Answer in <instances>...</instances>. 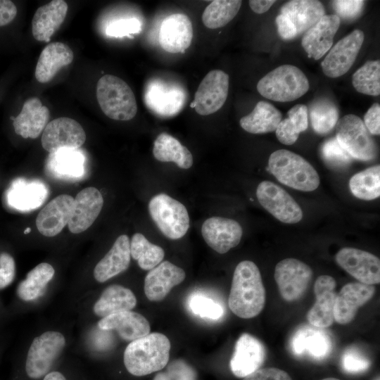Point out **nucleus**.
<instances>
[{"mask_svg":"<svg viewBox=\"0 0 380 380\" xmlns=\"http://www.w3.org/2000/svg\"><path fill=\"white\" fill-rule=\"evenodd\" d=\"M336 138L353 158L367 161L376 157V143L363 121L355 115H346L338 120Z\"/></svg>","mask_w":380,"mask_h":380,"instance_id":"6e6552de","label":"nucleus"},{"mask_svg":"<svg viewBox=\"0 0 380 380\" xmlns=\"http://www.w3.org/2000/svg\"><path fill=\"white\" fill-rule=\"evenodd\" d=\"M243 380H292L285 371L275 368L267 367L259 369L244 377Z\"/></svg>","mask_w":380,"mask_h":380,"instance_id":"3c124183","label":"nucleus"},{"mask_svg":"<svg viewBox=\"0 0 380 380\" xmlns=\"http://www.w3.org/2000/svg\"><path fill=\"white\" fill-rule=\"evenodd\" d=\"M193 32L192 23L186 15L171 14L161 23L159 43L169 53H183L191 44Z\"/></svg>","mask_w":380,"mask_h":380,"instance_id":"412c9836","label":"nucleus"},{"mask_svg":"<svg viewBox=\"0 0 380 380\" xmlns=\"http://www.w3.org/2000/svg\"><path fill=\"white\" fill-rule=\"evenodd\" d=\"M153 154L160 162L175 163L184 170L190 168L194 163L190 151L176 138L165 132L160 133L156 138Z\"/></svg>","mask_w":380,"mask_h":380,"instance_id":"f704fd0d","label":"nucleus"},{"mask_svg":"<svg viewBox=\"0 0 380 380\" xmlns=\"http://www.w3.org/2000/svg\"><path fill=\"white\" fill-rule=\"evenodd\" d=\"M228 304L231 311L243 319L258 315L265 304V289L257 265L243 260L236 267Z\"/></svg>","mask_w":380,"mask_h":380,"instance_id":"f257e3e1","label":"nucleus"},{"mask_svg":"<svg viewBox=\"0 0 380 380\" xmlns=\"http://www.w3.org/2000/svg\"><path fill=\"white\" fill-rule=\"evenodd\" d=\"M312 269L295 258L279 262L274 270V279L281 298L288 302L300 299L307 291L312 278Z\"/></svg>","mask_w":380,"mask_h":380,"instance_id":"1a4fd4ad","label":"nucleus"},{"mask_svg":"<svg viewBox=\"0 0 380 380\" xmlns=\"http://www.w3.org/2000/svg\"><path fill=\"white\" fill-rule=\"evenodd\" d=\"M281 112L272 104L260 101L248 115L242 117L240 125L251 134H265L276 130L281 120Z\"/></svg>","mask_w":380,"mask_h":380,"instance_id":"72a5a7b5","label":"nucleus"},{"mask_svg":"<svg viewBox=\"0 0 380 380\" xmlns=\"http://www.w3.org/2000/svg\"><path fill=\"white\" fill-rule=\"evenodd\" d=\"M336 263L360 283L374 285L380 282V260L372 253L355 248H341L335 257Z\"/></svg>","mask_w":380,"mask_h":380,"instance_id":"4468645a","label":"nucleus"},{"mask_svg":"<svg viewBox=\"0 0 380 380\" xmlns=\"http://www.w3.org/2000/svg\"><path fill=\"white\" fill-rule=\"evenodd\" d=\"M66 340L63 334L47 331L36 336L27 350L24 374L30 380H42L51 372L63 351Z\"/></svg>","mask_w":380,"mask_h":380,"instance_id":"423d86ee","label":"nucleus"},{"mask_svg":"<svg viewBox=\"0 0 380 380\" xmlns=\"http://www.w3.org/2000/svg\"><path fill=\"white\" fill-rule=\"evenodd\" d=\"M189 306L194 314L205 319H218L224 314L220 304L199 293L194 294L189 298Z\"/></svg>","mask_w":380,"mask_h":380,"instance_id":"79ce46f5","label":"nucleus"},{"mask_svg":"<svg viewBox=\"0 0 380 380\" xmlns=\"http://www.w3.org/2000/svg\"><path fill=\"white\" fill-rule=\"evenodd\" d=\"M275 132L278 140L285 145L294 144L300 134L289 118L281 120Z\"/></svg>","mask_w":380,"mask_h":380,"instance_id":"8fccbe9b","label":"nucleus"},{"mask_svg":"<svg viewBox=\"0 0 380 380\" xmlns=\"http://www.w3.org/2000/svg\"><path fill=\"white\" fill-rule=\"evenodd\" d=\"M241 4L240 0L213 1L203 13V23L209 29L225 26L236 15Z\"/></svg>","mask_w":380,"mask_h":380,"instance_id":"ea45409f","label":"nucleus"},{"mask_svg":"<svg viewBox=\"0 0 380 380\" xmlns=\"http://www.w3.org/2000/svg\"><path fill=\"white\" fill-rule=\"evenodd\" d=\"M312 127L319 134H326L336 127L338 120V109L330 99L320 98L315 100L309 108Z\"/></svg>","mask_w":380,"mask_h":380,"instance_id":"4c0bfd02","label":"nucleus"},{"mask_svg":"<svg viewBox=\"0 0 380 380\" xmlns=\"http://www.w3.org/2000/svg\"><path fill=\"white\" fill-rule=\"evenodd\" d=\"M275 22L278 33L281 39L290 40L298 36L296 28L286 15L280 13L277 16Z\"/></svg>","mask_w":380,"mask_h":380,"instance_id":"5fc2aeb1","label":"nucleus"},{"mask_svg":"<svg viewBox=\"0 0 380 380\" xmlns=\"http://www.w3.org/2000/svg\"><path fill=\"white\" fill-rule=\"evenodd\" d=\"M15 276V263L12 255L6 252L0 253V289L8 286Z\"/></svg>","mask_w":380,"mask_h":380,"instance_id":"09e8293b","label":"nucleus"},{"mask_svg":"<svg viewBox=\"0 0 380 380\" xmlns=\"http://www.w3.org/2000/svg\"><path fill=\"white\" fill-rule=\"evenodd\" d=\"M131 257L137 261L139 267L151 270L164 258L165 251L158 245L150 242L142 234L136 233L129 243Z\"/></svg>","mask_w":380,"mask_h":380,"instance_id":"e433bc0d","label":"nucleus"},{"mask_svg":"<svg viewBox=\"0 0 380 380\" xmlns=\"http://www.w3.org/2000/svg\"><path fill=\"white\" fill-rule=\"evenodd\" d=\"M201 234L205 243L212 249L223 254L239 243L243 230L239 223L234 220L211 217L203 223Z\"/></svg>","mask_w":380,"mask_h":380,"instance_id":"2eb2a0df","label":"nucleus"},{"mask_svg":"<svg viewBox=\"0 0 380 380\" xmlns=\"http://www.w3.org/2000/svg\"><path fill=\"white\" fill-rule=\"evenodd\" d=\"M260 204L276 219L295 224L303 218V211L296 201L283 188L270 182H260L256 190Z\"/></svg>","mask_w":380,"mask_h":380,"instance_id":"9d476101","label":"nucleus"},{"mask_svg":"<svg viewBox=\"0 0 380 380\" xmlns=\"http://www.w3.org/2000/svg\"><path fill=\"white\" fill-rule=\"evenodd\" d=\"M288 118L291 121L299 133L308 127V109L303 104L293 106L287 113Z\"/></svg>","mask_w":380,"mask_h":380,"instance_id":"603ef678","label":"nucleus"},{"mask_svg":"<svg viewBox=\"0 0 380 380\" xmlns=\"http://www.w3.org/2000/svg\"><path fill=\"white\" fill-rule=\"evenodd\" d=\"M55 270L47 262H42L31 270L16 289L18 298L23 301L34 300L42 296L48 284L53 279Z\"/></svg>","mask_w":380,"mask_h":380,"instance_id":"c9c22d12","label":"nucleus"},{"mask_svg":"<svg viewBox=\"0 0 380 380\" xmlns=\"http://www.w3.org/2000/svg\"><path fill=\"white\" fill-rule=\"evenodd\" d=\"M281 14L286 15L299 35L317 23L325 15L322 4L317 0H292L281 7Z\"/></svg>","mask_w":380,"mask_h":380,"instance_id":"7c9ffc66","label":"nucleus"},{"mask_svg":"<svg viewBox=\"0 0 380 380\" xmlns=\"http://www.w3.org/2000/svg\"><path fill=\"white\" fill-rule=\"evenodd\" d=\"M365 39L360 30H355L339 40L321 63L324 74L331 78L346 74L353 65Z\"/></svg>","mask_w":380,"mask_h":380,"instance_id":"ddd939ff","label":"nucleus"},{"mask_svg":"<svg viewBox=\"0 0 380 380\" xmlns=\"http://www.w3.org/2000/svg\"><path fill=\"white\" fill-rule=\"evenodd\" d=\"M352 83L360 93L370 96L380 94V61H368L353 75Z\"/></svg>","mask_w":380,"mask_h":380,"instance_id":"a19ab883","label":"nucleus"},{"mask_svg":"<svg viewBox=\"0 0 380 380\" xmlns=\"http://www.w3.org/2000/svg\"><path fill=\"white\" fill-rule=\"evenodd\" d=\"M364 124L371 134H380V106L374 103L367 111L364 117Z\"/></svg>","mask_w":380,"mask_h":380,"instance_id":"864d4df0","label":"nucleus"},{"mask_svg":"<svg viewBox=\"0 0 380 380\" xmlns=\"http://www.w3.org/2000/svg\"><path fill=\"white\" fill-rule=\"evenodd\" d=\"M376 291L374 285L360 282L344 285L336 296L334 308V319L340 324L350 322L359 308L372 298Z\"/></svg>","mask_w":380,"mask_h":380,"instance_id":"a211bd4d","label":"nucleus"},{"mask_svg":"<svg viewBox=\"0 0 380 380\" xmlns=\"http://www.w3.org/2000/svg\"><path fill=\"white\" fill-rule=\"evenodd\" d=\"M74 58L72 49L62 42L49 44L41 52L35 68V77L40 83L51 81L63 67Z\"/></svg>","mask_w":380,"mask_h":380,"instance_id":"c756f323","label":"nucleus"},{"mask_svg":"<svg viewBox=\"0 0 380 380\" xmlns=\"http://www.w3.org/2000/svg\"><path fill=\"white\" fill-rule=\"evenodd\" d=\"M365 1L360 0H337L332 1V6L337 16L346 20L357 18L364 7Z\"/></svg>","mask_w":380,"mask_h":380,"instance_id":"49530a36","label":"nucleus"},{"mask_svg":"<svg viewBox=\"0 0 380 380\" xmlns=\"http://www.w3.org/2000/svg\"><path fill=\"white\" fill-rule=\"evenodd\" d=\"M265 358L263 343L256 337L244 333L236 342L230 360L232 372L238 378H244L262 366Z\"/></svg>","mask_w":380,"mask_h":380,"instance_id":"dca6fc26","label":"nucleus"},{"mask_svg":"<svg viewBox=\"0 0 380 380\" xmlns=\"http://www.w3.org/2000/svg\"><path fill=\"white\" fill-rule=\"evenodd\" d=\"M30 230H31L30 228V227H27V228H26V229H25L24 233H25V234H27V233H29V232H30Z\"/></svg>","mask_w":380,"mask_h":380,"instance_id":"052dcab7","label":"nucleus"},{"mask_svg":"<svg viewBox=\"0 0 380 380\" xmlns=\"http://www.w3.org/2000/svg\"><path fill=\"white\" fill-rule=\"evenodd\" d=\"M148 212L159 230L168 239H181L189 228L186 207L167 194L152 197L148 202Z\"/></svg>","mask_w":380,"mask_h":380,"instance_id":"0eeeda50","label":"nucleus"},{"mask_svg":"<svg viewBox=\"0 0 380 380\" xmlns=\"http://www.w3.org/2000/svg\"><path fill=\"white\" fill-rule=\"evenodd\" d=\"M17 15L15 4L9 0H0V27L12 22Z\"/></svg>","mask_w":380,"mask_h":380,"instance_id":"6e6d98bb","label":"nucleus"},{"mask_svg":"<svg viewBox=\"0 0 380 380\" xmlns=\"http://www.w3.org/2000/svg\"><path fill=\"white\" fill-rule=\"evenodd\" d=\"M339 25L340 18L336 14H325L304 32L301 44L309 58L318 60L330 50Z\"/></svg>","mask_w":380,"mask_h":380,"instance_id":"5701e85b","label":"nucleus"},{"mask_svg":"<svg viewBox=\"0 0 380 380\" xmlns=\"http://www.w3.org/2000/svg\"><path fill=\"white\" fill-rule=\"evenodd\" d=\"M85 156L77 149L64 148L51 153L47 158V173L58 179H77L84 174Z\"/></svg>","mask_w":380,"mask_h":380,"instance_id":"c85d7f7f","label":"nucleus"},{"mask_svg":"<svg viewBox=\"0 0 380 380\" xmlns=\"http://www.w3.org/2000/svg\"><path fill=\"white\" fill-rule=\"evenodd\" d=\"M49 194L47 186L39 180L15 179L5 194L8 206L20 212H27L40 207Z\"/></svg>","mask_w":380,"mask_h":380,"instance_id":"6ab92c4d","label":"nucleus"},{"mask_svg":"<svg viewBox=\"0 0 380 380\" xmlns=\"http://www.w3.org/2000/svg\"><path fill=\"white\" fill-rule=\"evenodd\" d=\"M303 71L293 65H282L269 72L258 82L257 90L263 97L279 102L298 99L309 89Z\"/></svg>","mask_w":380,"mask_h":380,"instance_id":"20e7f679","label":"nucleus"},{"mask_svg":"<svg viewBox=\"0 0 380 380\" xmlns=\"http://www.w3.org/2000/svg\"><path fill=\"white\" fill-rule=\"evenodd\" d=\"M73 211L68 224L73 234L87 230L96 220L103 205L101 193L95 187H87L76 196Z\"/></svg>","mask_w":380,"mask_h":380,"instance_id":"b1692460","label":"nucleus"},{"mask_svg":"<svg viewBox=\"0 0 380 380\" xmlns=\"http://www.w3.org/2000/svg\"><path fill=\"white\" fill-rule=\"evenodd\" d=\"M322 380H340V379L334 378V377H327V378H324V379H323Z\"/></svg>","mask_w":380,"mask_h":380,"instance_id":"bf43d9fd","label":"nucleus"},{"mask_svg":"<svg viewBox=\"0 0 380 380\" xmlns=\"http://www.w3.org/2000/svg\"><path fill=\"white\" fill-rule=\"evenodd\" d=\"M49 119L48 108L39 98L32 97L25 102L21 112L14 118L13 125L17 134L25 139H36L44 131Z\"/></svg>","mask_w":380,"mask_h":380,"instance_id":"bb28decb","label":"nucleus"},{"mask_svg":"<svg viewBox=\"0 0 380 380\" xmlns=\"http://www.w3.org/2000/svg\"><path fill=\"white\" fill-rule=\"evenodd\" d=\"M96 99L103 113L110 119L127 121L137 113V104L132 89L117 76L105 75L99 80Z\"/></svg>","mask_w":380,"mask_h":380,"instance_id":"39448f33","label":"nucleus"},{"mask_svg":"<svg viewBox=\"0 0 380 380\" xmlns=\"http://www.w3.org/2000/svg\"><path fill=\"white\" fill-rule=\"evenodd\" d=\"M274 3V0H250L248 1L251 10L258 14L267 11Z\"/></svg>","mask_w":380,"mask_h":380,"instance_id":"4d7b16f0","label":"nucleus"},{"mask_svg":"<svg viewBox=\"0 0 380 380\" xmlns=\"http://www.w3.org/2000/svg\"><path fill=\"white\" fill-rule=\"evenodd\" d=\"M141 23L136 18L122 19L114 21L106 28L110 37H121L137 34L141 31Z\"/></svg>","mask_w":380,"mask_h":380,"instance_id":"de8ad7c7","label":"nucleus"},{"mask_svg":"<svg viewBox=\"0 0 380 380\" xmlns=\"http://www.w3.org/2000/svg\"><path fill=\"white\" fill-rule=\"evenodd\" d=\"M101 330H115L126 341H133L150 333L148 320L141 314L132 311L114 313L101 318L98 322Z\"/></svg>","mask_w":380,"mask_h":380,"instance_id":"393cba45","label":"nucleus"},{"mask_svg":"<svg viewBox=\"0 0 380 380\" xmlns=\"http://www.w3.org/2000/svg\"><path fill=\"white\" fill-rule=\"evenodd\" d=\"M185 272L170 262L163 261L149 270L144 279V293L151 301H160L171 289L185 279Z\"/></svg>","mask_w":380,"mask_h":380,"instance_id":"4be33fe9","label":"nucleus"},{"mask_svg":"<svg viewBox=\"0 0 380 380\" xmlns=\"http://www.w3.org/2000/svg\"><path fill=\"white\" fill-rule=\"evenodd\" d=\"M321 153L327 164L334 167L346 166L353 160L336 137L329 139L322 144Z\"/></svg>","mask_w":380,"mask_h":380,"instance_id":"c03bdc74","label":"nucleus"},{"mask_svg":"<svg viewBox=\"0 0 380 380\" xmlns=\"http://www.w3.org/2000/svg\"><path fill=\"white\" fill-rule=\"evenodd\" d=\"M165 367L153 380H198L196 369L182 359L174 360Z\"/></svg>","mask_w":380,"mask_h":380,"instance_id":"37998d69","label":"nucleus"},{"mask_svg":"<svg viewBox=\"0 0 380 380\" xmlns=\"http://www.w3.org/2000/svg\"><path fill=\"white\" fill-rule=\"evenodd\" d=\"M129 239L125 234L120 235L105 256L94 269V277L103 283L125 271L130 263Z\"/></svg>","mask_w":380,"mask_h":380,"instance_id":"cd10ccee","label":"nucleus"},{"mask_svg":"<svg viewBox=\"0 0 380 380\" xmlns=\"http://www.w3.org/2000/svg\"><path fill=\"white\" fill-rule=\"evenodd\" d=\"M229 87V75L221 70H210L201 82L191 103L201 115L220 110L225 103Z\"/></svg>","mask_w":380,"mask_h":380,"instance_id":"9b49d317","label":"nucleus"},{"mask_svg":"<svg viewBox=\"0 0 380 380\" xmlns=\"http://www.w3.org/2000/svg\"><path fill=\"white\" fill-rule=\"evenodd\" d=\"M375 380H379V378H378V379H375Z\"/></svg>","mask_w":380,"mask_h":380,"instance_id":"680f3d73","label":"nucleus"},{"mask_svg":"<svg viewBox=\"0 0 380 380\" xmlns=\"http://www.w3.org/2000/svg\"><path fill=\"white\" fill-rule=\"evenodd\" d=\"M170 348V340L165 335L149 333L127 345L123 355L124 365L135 376L158 372L167 365Z\"/></svg>","mask_w":380,"mask_h":380,"instance_id":"f03ea898","label":"nucleus"},{"mask_svg":"<svg viewBox=\"0 0 380 380\" xmlns=\"http://www.w3.org/2000/svg\"><path fill=\"white\" fill-rule=\"evenodd\" d=\"M291 346L295 355H302L307 353L317 360L326 357L331 350V339L324 331L308 327L301 328L295 333Z\"/></svg>","mask_w":380,"mask_h":380,"instance_id":"473e14b6","label":"nucleus"},{"mask_svg":"<svg viewBox=\"0 0 380 380\" xmlns=\"http://www.w3.org/2000/svg\"><path fill=\"white\" fill-rule=\"evenodd\" d=\"M42 380H68L66 376L59 371L51 370Z\"/></svg>","mask_w":380,"mask_h":380,"instance_id":"13d9d810","label":"nucleus"},{"mask_svg":"<svg viewBox=\"0 0 380 380\" xmlns=\"http://www.w3.org/2000/svg\"><path fill=\"white\" fill-rule=\"evenodd\" d=\"M75 199L61 194L46 204L39 213L36 226L41 234L51 237L58 234L70 220Z\"/></svg>","mask_w":380,"mask_h":380,"instance_id":"aec40b11","label":"nucleus"},{"mask_svg":"<svg viewBox=\"0 0 380 380\" xmlns=\"http://www.w3.org/2000/svg\"><path fill=\"white\" fill-rule=\"evenodd\" d=\"M132 291L123 286L113 284L106 288L93 306L94 314L101 318L108 315L132 310L137 305Z\"/></svg>","mask_w":380,"mask_h":380,"instance_id":"2f4dec72","label":"nucleus"},{"mask_svg":"<svg viewBox=\"0 0 380 380\" xmlns=\"http://www.w3.org/2000/svg\"><path fill=\"white\" fill-rule=\"evenodd\" d=\"M336 281L329 275L318 277L314 285L315 302L307 313L309 323L317 328H327L334 322V308L337 293Z\"/></svg>","mask_w":380,"mask_h":380,"instance_id":"f3484780","label":"nucleus"},{"mask_svg":"<svg viewBox=\"0 0 380 380\" xmlns=\"http://www.w3.org/2000/svg\"><path fill=\"white\" fill-rule=\"evenodd\" d=\"M68 4L63 0H53L38 8L32 20V32L39 42H48L63 23Z\"/></svg>","mask_w":380,"mask_h":380,"instance_id":"a878e982","label":"nucleus"},{"mask_svg":"<svg viewBox=\"0 0 380 380\" xmlns=\"http://www.w3.org/2000/svg\"><path fill=\"white\" fill-rule=\"evenodd\" d=\"M85 140V132L78 122L61 117L46 125L41 141L42 147L51 153L64 148L77 149Z\"/></svg>","mask_w":380,"mask_h":380,"instance_id":"f8f14e48","label":"nucleus"},{"mask_svg":"<svg viewBox=\"0 0 380 380\" xmlns=\"http://www.w3.org/2000/svg\"><path fill=\"white\" fill-rule=\"evenodd\" d=\"M268 167L281 184L302 191H312L319 185L315 169L302 156L286 149L274 151Z\"/></svg>","mask_w":380,"mask_h":380,"instance_id":"7ed1b4c3","label":"nucleus"},{"mask_svg":"<svg viewBox=\"0 0 380 380\" xmlns=\"http://www.w3.org/2000/svg\"><path fill=\"white\" fill-rule=\"evenodd\" d=\"M341 362L343 370L350 374L365 372L371 365L370 360L355 348L347 349L344 352Z\"/></svg>","mask_w":380,"mask_h":380,"instance_id":"a18cd8bd","label":"nucleus"},{"mask_svg":"<svg viewBox=\"0 0 380 380\" xmlns=\"http://www.w3.org/2000/svg\"><path fill=\"white\" fill-rule=\"evenodd\" d=\"M352 194L357 198L371 201L380 196V166L369 167L354 175L349 181Z\"/></svg>","mask_w":380,"mask_h":380,"instance_id":"58836bf2","label":"nucleus"}]
</instances>
